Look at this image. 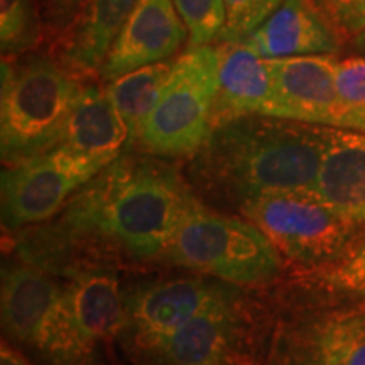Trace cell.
Instances as JSON below:
<instances>
[{"label":"cell","mask_w":365,"mask_h":365,"mask_svg":"<svg viewBox=\"0 0 365 365\" xmlns=\"http://www.w3.org/2000/svg\"><path fill=\"white\" fill-rule=\"evenodd\" d=\"M0 365H34L29 359H26L19 350L7 344L6 340L2 341L0 346Z\"/></svg>","instance_id":"obj_28"},{"label":"cell","mask_w":365,"mask_h":365,"mask_svg":"<svg viewBox=\"0 0 365 365\" xmlns=\"http://www.w3.org/2000/svg\"><path fill=\"white\" fill-rule=\"evenodd\" d=\"M314 274L328 289L365 296V240L345 247L333 261L314 267Z\"/></svg>","instance_id":"obj_23"},{"label":"cell","mask_w":365,"mask_h":365,"mask_svg":"<svg viewBox=\"0 0 365 365\" xmlns=\"http://www.w3.org/2000/svg\"><path fill=\"white\" fill-rule=\"evenodd\" d=\"M188 29L173 0H139L108 49L100 76L113 81L180 51Z\"/></svg>","instance_id":"obj_10"},{"label":"cell","mask_w":365,"mask_h":365,"mask_svg":"<svg viewBox=\"0 0 365 365\" xmlns=\"http://www.w3.org/2000/svg\"><path fill=\"white\" fill-rule=\"evenodd\" d=\"M308 195L355 223L365 222V134L330 127L318 176Z\"/></svg>","instance_id":"obj_16"},{"label":"cell","mask_w":365,"mask_h":365,"mask_svg":"<svg viewBox=\"0 0 365 365\" xmlns=\"http://www.w3.org/2000/svg\"><path fill=\"white\" fill-rule=\"evenodd\" d=\"M328 129L267 115L230 118L213 127L193 154L191 178L207 196L239 208L259 196L309 193Z\"/></svg>","instance_id":"obj_1"},{"label":"cell","mask_w":365,"mask_h":365,"mask_svg":"<svg viewBox=\"0 0 365 365\" xmlns=\"http://www.w3.org/2000/svg\"><path fill=\"white\" fill-rule=\"evenodd\" d=\"M239 210L281 254L313 267L341 254L359 225L308 193L259 196Z\"/></svg>","instance_id":"obj_7"},{"label":"cell","mask_w":365,"mask_h":365,"mask_svg":"<svg viewBox=\"0 0 365 365\" xmlns=\"http://www.w3.org/2000/svg\"><path fill=\"white\" fill-rule=\"evenodd\" d=\"M313 0H282L242 44L264 59L333 54L339 39Z\"/></svg>","instance_id":"obj_13"},{"label":"cell","mask_w":365,"mask_h":365,"mask_svg":"<svg viewBox=\"0 0 365 365\" xmlns=\"http://www.w3.org/2000/svg\"><path fill=\"white\" fill-rule=\"evenodd\" d=\"M65 293L73 330L90 355L100 341L113 339L127 327L125 298L112 272L98 269L71 274Z\"/></svg>","instance_id":"obj_17"},{"label":"cell","mask_w":365,"mask_h":365,"mask_svg":"<svg viewBox=\"0 0 365 365\" xmlns=\"http://www.w3.org/2000/svg\"><path fill=\"white\" fill-rule=\"evenodd\" d=\"M188 29V48L220 39L227 24L225 0H173Z\"/></svg>","instance_id":"obj_22"},{"label":"cell","mask_w":365,"mask_h":365,"mask_svg":"<svg viewBox=\"0 0 365 365\" xmlns=\"http://www.w3.org/2000/svg\"><path fill=\"white\" fill-rule=\"evenodd\" d=\"M2 327L11 339L34 346L59 365H86V352L73 330L65 286L33 266L4 269L0 289Z\"/></svg>","instance_id":"obj_6"},{"label":"cell","mask_w":365,"mask_h":365,"mask_svg":"<svg viewBox=\"0 0 365 365\" xmlns=\"http://www.w3.org/2000/svg\"><path fill=\"white\" fill-rule=\"evenodd\" d=\"M359 308H360V309H362V312H364V314H365V303H362V304H359Z\"/></svg>","instance_id":"obj_30"},{"label":"cell","mask_w":365,"mask_h":365,"mask_svg":"<svg viewBox=\"0 0 365 365\" xmlns=\"http://www.w3.org/2000/svg\"><path fill=\"white\" fill-rule=\"evenodd\" d=\"M200 279H173L144 286L125 298L127 327L137 349L150 352L196 313L225 296Z\"/></svg>","instance_id":"obj_11"},{"label":"cell","mask_w":365,"mask_h":365,"mask_svg":"<svg viewBox=\"0 0 365 365\" xmlns=\"http://www.w3.org/2000/svg\"><path fill=\"white\" fill-rule=\"evenodd\" d=\"M86 0H44V16L54 33L61 34L78 16Z\"/></svg>","instance_id":"obj_27"},{"label":"cell","mask_w":365,"mask_h":365,"mask_svg":"<svg viewBox=\"0 0 365 365\" xmlns=\"http://www.w3.org/2000/svg\"><path fill=\"white\" fill-rule=\"evenodd\" d=\"M83 85L48 56L2 61V163L26 161L58 148Z\"/></svg>","instance_id":"obj_3"},{"label":"cell","mask_w":365,"mask_h":365,"mask_svg":"<svg viewBox=\"0 0 365 365\" xmlns=\"http://www.w3.org/2000/svg\"><path fill=\"white\" fill-rule=\"evenodd\" d=\"M97 176L61 148L9 164L2 171V223L21 228L49 220Z\"/></svg>","instance_id":"obj_9"},{"label":"cell","mask_w":365,"mask_h":365,"mask_svg":"<svg viewBox=\"0 0 365 365\" xmlns=\"http://www.w3.org/2000/svg\"><path fill=\"white\" fill-rule=\"evenodd\" d=\"M198 205L180 173L154 158L120 156L70 200L66 222L139 259L164 257Z\"/></svg>","instance_id":"obj_2"},{"label":"cell","mask_w":365,"mask_h":365,"mask_svg":"<svg viewBox=\"0 0 365 365\" xmlns=\"http://www.w3.org/2000/svg\"><path fill=\"white\" fill-rule=\"evenodd\" d=\"M171 68L173 61H159L108 81V86L105 90L127 125L129 144L137 143L139 132L156 105L164 81L170 76Z\"/></svg>","instance_id":"obj_20"},{"label":"cell","mask_w":365,"mask_h":365,"mask_svg":"<svg viewBox=\"0 0 365 365\" xmlns=\"http://www.w3.org/2000/svg\"><path fill=\"white\" fill-rule=\"evenodd\" d=\"M220 90L213 113V127L242 115L271 117L274 83L267 59L242 43H222Z\"/></svg>","instance_id":"obj_18"},{"label":"cell","mask_w":365,"mask_h":365,"mask_svg":"<svg viewBox=\"0 0 365 365\" xmlns=\"http://www.w3.org/2000/svg\"><path fill=\"white\" fill-rule=\"evenodd\" d=\"M354 46L359 53L365 54V29L360 31L357 36H354Z\"/></svg>","instance_id":"obj_29"},{"label":"cell","mask_w":365,"mask_h":365,"mask_svg":"<svg viewBox=\"0 0 365 365\" xmlns=\"http://www.w3.org/2000/svg\"><path fill=\"white\" fill-rule=\"evenodd\" d=\"M41 38L33 0H0V46L4 56L27 53Z\"/></svg>","instance_id":"obj_21"},{"label":"cell","mask_w":365,"mask_h":365,"mask_svg":"<svg viewBox=\"0 0 365 365\" xmlns=\"http://www.w3.org/2000/svg\"><path fill=\"white\" fill-rule=\"evenodd\" d=\"M127 145L129 130L107 90L97 85L83 86L58 148L98 175L120 158Z\"/></svg>","instance_id":"obj_14"},{"label":"cell","mask_w":365,"mask_h":365,"mask_svg":"<svg viewBox=\"0 0 365 365\" xmlns=\"http://www.w3.org/2000/svg\"><path fill=\"white\" fill-rule=\"evenodd\" d=\"M282 0H225L227 24L222 43H244L249 34L276 11Z\"/></svg>","instance_id":"obj_24"},{"label":"cell","mask_w":365,"mask_h":365,"mask_svg":"<svg viewBox=\"0 0 365 365\" xmlns=\"http://www.w3.org/2000/svg\"><path fill=\"white\" fill-rule=\"evenodd\" d=\"M148 354L156 365L234 364L237 318L228 296L196 313Z\"/></svg>","instance_id":"obj_15"},{"label":"cell","mask_w":365,"mask_h":365,"mask_svg":"<svg viewBox=\"0 0 365 365\" xmlns=\"http://www.w3.org/2000/svg\"><path fill=\"white\" fill-rule=\"evenodd\" d=\"M335 85L341 102L352 108L365 110V58L336 61Z\"/></svg>","instance_id":"obj_26"},{"label":"cell","mask_w":365,"mask_h":365,"mask_svg":"<svg viewBox=\"0 0 365 365\" xmlns=\"http://www.w3.org/2000/svg\"><path fill=\"white\" fill-rule=\"evenodd\" d=\"M274 83L271 117L365 134V110L341 102L331 54L267 59Z\"/></svg>","instance_id":"obj_8"},{"label":"cell","mask_w":365,"mask_h":365,"mask_svg":"<svg viewBox=\"0 0 365 365\" xmlns=\"http://www.w3.org/2000/svg\"><path fill=\"white\" fill-rule=\"evenodd\" d=\"M139 0H86L58 34V59L75 75L100 71L108 49Z\"/></svg>","instance_id":"obj_19"},{"label":"cell","mask_w":365,"mask_h":365,"mask_svg":"<svg viewBox=\"0 0 365 365\" xmlns=\"http://www.w3.org/2000/svg\"><path fill=\"white\" fill-rule=\"evenodd\" d=\"M164 257L230 284H262L281 272L279 250L261 228L200 203L182 220Z\"/></svg>","instance_id":"obj_5"},{"label":"cell","mask_w":365,"mask_h":365,"mask_svg":"<svg viewBox=\"0 0 365 365\" xmlns=\"http://www.w3.org/2000/svg\"><path fill=\"white\" fill-rule=\"evenodd\" d=\"M279 365H365V314L331 309L294 325L282 339Z\"/></svg>","instance_id":"obj_12"},{"label":"cell","mask_w":365,"mask_h":365,"mask_svg":"<svg viewBox=\"0 0 365 365\" xmlns=\"http://www.w3.org/2000/svg\"><path fill=\"white\" fill-rule=\"evenodd\" d=\"M333 29L341 36H357L365 29V0H313Z\"/></svg>","instance_id":"obj_25"},{"label":"cell","mask_w":365,"mask_h":365,"mask_svg":"<svg viewBox=\"0 0 365 365\" xmlns=\"http://www.w3.org/2000/svg\"><path fill=\"white\" fill-rule=\"evenodd\" d=\"M220 90V53L213 46L188 48L173 61L158 102L137 143L164 158L193 156L213 129Z\"/></svg>","instance_id":"obj_4"}]
</instances>
